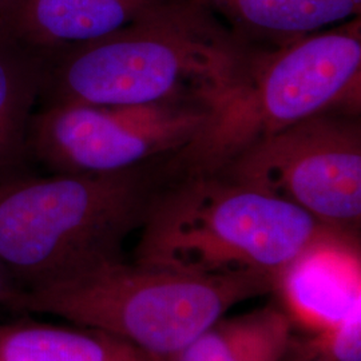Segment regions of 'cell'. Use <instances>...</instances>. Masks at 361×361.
<instances>
[{
  "mask_svg": "<svg viewBox=\"0 0 361 361\" xmlns=\"http://www.w3.org/2000/svg\"><path fill=\"white\" fill-rule=\"evenodd\" d=\"M267 49L221 25L207 6L170 0L102 38L50 52L40 102L217 111L245 87Z\"/></svg>",
  "mask_w": 361,
  "mask_h": 361,
  "instance_id": "1",
  "label": "cell"
},
{
  "mask_svg": "<svg viewBox=\"0 0 361 361\" xmlns=\"http://www.w3.org/2000/svg\"><path fill=\"white\" fill-rule=\"evenodd\" d=\"M140 231L135 264L193 274L255 271L277 283L319 246L359 245L304 209L222 171L170 166Z\"/></svg>",
  "mask_w": 361,
  "mask_h": 361,
  "instance_id": "2",
  "label": "cell"
},
{
  "mask_svg": "<svg viewBox=\"0 0 361 361\" xmlns=\"http://www.w3.org/2000/svg\"><path fill=\"white\" fill-rule=\"evenodd\" d=\"M276 288L264 273L193 274L116 258L16 286L4 305L62 317L166 361L232 307Z\"/></svg>",
  "mask_w": 361,
  "mask_h": 361,
  "instance_id": "3",
  "label": "cell"
},
{
  "mask_svg": "<svg viewBox=\"0 0 361 361\" xmlns=\"http://www.w3.org/2000/svg\"><path fill=\"white\" fill-rule=\"evenodd\" d=\"M169 157L104 174L0 173V259L18 286L122 258L168 176Z\"/></svg>",
  "mask_w": 361,
  "mask_h": 361,
  "instance_id": "4",
  "label": "cell"
},
{
  "mask_svg": "<svg viewBox=\"0 0 361 361\" xmlns=\"http://www.w3.org/2000/svg\"><path fill=\"white\" fill-rule=\"evenodd\" d=\"M360 16L261 55L245 87L171 155L176 170H217L250 145L335 109L360 110Z\"/></svg>",
  "mask_w": 361,
  "mask_h": 361,
  "instance_id": "5",
  "label": "cell"
},
{
  "mask_svg": "<svg viewBox=\"0 0 361 361\" xmlns=\"http://www.w3.org/2000/svg\"><path fill=\"white\" fill-rule=\"evenodd\" d=\"M304 209L334 232L359 241L360 110L335 109L250 145L217 169Z\"/></svg>",
  "mask_w": 361,
  "mask_h": 361,
  "instance_id": "6",
  "label": "cell"
},
{
  "mask_svg": "<svg viewBox=\"0 0 361 361\" xmlns=\"http://www.w3.org/2000/svg\"><path fill=\"white\" fill-rule=\"evenodd\" d=\"M216 110L190 104H42L27 154L52 174H104L178 153Z\"/></svg>",
  "mask_w": 361,
  "mask_h": 361,
  "instance_id": "7",
  "label": "cell"
},
{
  "mask_svg": "<svg viewBox=\"0 0 361 361\" xmlns=\"http://www.w3.org/2000/svg\"><path fill=\"white\" fill-rule=\"evenodd\" d=\"M284 310L308 332L343 323L361 308L359 245L335 243L298 258L280 276Z\"/></svg>",
  "mask_w": 361,
  "mask_h": 361,
  "instance_id": "8",
  "label": "cell"
},
{
  "mask_svg": "<svg viewBox=\"0 0 361 361\" xmlns=\"http://www.w3.org/2000/svg\"><path fill=\"white\" fill-rule=\"evenodd\" d=\"M170 0H16L4 22L46 52L102 38L154 13Z\"/></svg>",
  "mask_w": 361,
  "mask_h": 361,
  "instance_id": "9",
  "label": "cell"
},
{
  "mask_svg": "<svg viewBox=\"0 0 361 361\" xmlns=\"http://www.w3.org/2000/svg\"><path fill=\"white\" fill-rule=\"evenodd\" d=\"M49 52L19 38L0 16V173L19 170L40 102Z\"/></svg>",
  "mask_w": 361,
  "mask_h": 361,
  "instance_id": "10",
  "label": "cell"
},
{
  "mask_svg": "<svg viewBox=\"0 0 361 361\" xmlns=\"http://www.w3.org/2000/svg\"><path fill=\"white\" fill-rule=\"evenodd\" d=\"M225 15L234 30L273 47L347 22L360 13L361 0H195Z\"/></svg>",
  "mask_w": 361,
  "mask_h": 361,
  "instance_id": "11",
  "label": "cell"
},
{
  "mask_svg": "<svg viewBox=\"0 0 361 361\" xmlns=\"http://www.w3.org/2000/svg\"><path fill=\"white\" fill-rule=\"evenodd\" d=\"M292 328L284 310L267 305L229 320L219 319L166 361H281Z\"/></svg>",
  "mask_w": 361,
  "mask_h": 361,
  "instance_id": "12",
  "label": "cell"
},
{
  "mask_svg": "<svg viewBox=\"0 0 361 361\" xmlns=\"http://www.w3.org/2000/svg\"><path fill=\"white\" fill-rule=\"evenodd\" d=\"M131 347L92 329L38 323L0 325V361H122Z\"/></svg>",
  "mask_w": 361,
  "mask_h": 361,
  "instance_id": "13",
  "label": "cell"
},
{
  "mask_svg": "<svg viewBox=\"0 0 361 361\" xmlns=\"http://www.w3.org/2000/svg\"><path fill=\"white\" fill-rule=\"evenodd\" d=\"M281 361H361V308L335 326L292 335Z\"/></svg>",
  "mask_w": 361,
  "mask_h": 361,
  "instance_id": "14",
  "label": "cell"
},
{
  "mask_svg": "<svg viewBox=\"0 0 361 361\" xmlns=\"http://www.w3.org/2000/svg\"><path fill=\"white\" fill-rule=\"evenodd\" d=\"M16 286L18 285L11 271L7 269V267L0 259V304H4L8 300Z\"/></svg>",
  "mask_w": 361,
  "mask_h": 361,
  "instance_id": "15",
  "label": "cell"
},
{
  "mask_svg": "<svg viewBox=\"0 0 361 361\" xmlns=\"http://www.w3.org/2000/svg\"><path fill=\"white\" fill-rule=\"evenodd\" d=\"M122 361H164L158 357H155L153 355L145 352L142 349L137 348V347H131L129 353L126 355V357Z\"/></svg>",
  "mask_w": 361,
  "mask_h": 361,
  "instance_id": "16",
  "label": "cell"
},
{
  "mask_svg": "<svg viewBox=\"0 0 361 361\" xmlns=\"http://www.w3.org/2000/svg\"><path fill=\"white\" fill-rule=\"evenodd\" d=\"M16 0H0V16H6L13 10V4Z\"/></svg>",
  "mask_w": 361,
  "mask_h": 361,
  "instance_id": "17",
  "label": "cell"
}]
</instances>
